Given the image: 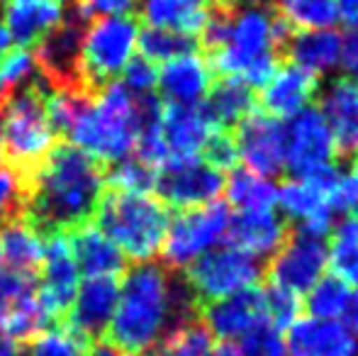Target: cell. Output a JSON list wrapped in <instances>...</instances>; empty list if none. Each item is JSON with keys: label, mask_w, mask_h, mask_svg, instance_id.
Listing matches in <instances>:
<instances>
[{"label": "cell", "mask_w": 358, "mask_h": 356, "mask_svg": "<svg viewBox=\"0 0 358 356\" xmlns=\"http://www.w3.org/2000/svg\"><path fill=\"white\" fill-rule=\"evenodd\" d=\"M236 3H239V0H236ZM246 3H261V0H246Z\"/></svg>", "instance_id": "cell-55"}, {"label": "cell", "mask_w": 358, "mask_h": 356, "mask_svg": "<svg viewBox=\"0 0 358 356\" xmlns=\"http://www.w3.org/2000/svg\"><path fill=\"white\" fill-rule=\"evenodd\" d=\"M213 69L203 54H185L164 64L159 71L156 86L159 98L171 105H198L213 88Z\"/></svg>", "instance_id": "cell-23"}, {"label": "cell", "mask_w": 358, "mask_h": 356, "mask_svg": "<svg viewBox=\"0 0 358 356\" xmlns=\"http://www.w3.org/2000/svg\"><path fill=\"white\" fill-rule=\"evenodd\" d=\"M24 203H27V188L22 178L0 162V227L24 218Z\"/></svg>", "instance_id": "cell-40"}, {"label": "cell", "mask_w": 358, "mask_h": 356, "mask_svg": "<svg viewBox=\"0 0 358 356\" xmlns=\"http://www.w3.org/2000/svg\"><path fill=\"white\" fill-rule=\"evenodd\" d=\"M188 5H193V8H203V10H210V8H215V5H220V3H234V0H185ZM239 5V3H236Z\"/></svg>", "instance_id": "cell-52"}, {"label": "cell", "mask_w": 358, "mask_h": 356, "mask_svg": "<svg viewBox=\"0 0 358 356\" xmlns=\"http://www.w3.org/2000/svg\"><path fill=\"white\" fill-rule=\"evenodd\" d=\"M273 13L285 20L295 32L331 29L339 20L336 0H275Z\"/></svg>", "instance_id": "cell-31"}, {"label": "cell", "mask_w": 358, "mask_h": 356, "mask_svg": "<svg viewBox=\"0 0 358 356\" xmlns=\"http://www.w3.org/2000/svg\"><path fill=\"white\" fill-rule=\"evenodd\" d=\"M329 208L339 213L358 215V166L351 164V169L339 176L334 193L329 195Z\"/></svg>", "instance_id": "cell-46"}, {"label": "cell", "mask_w": 358, "mask_h": 356, "mask_svg": "<svg viewBox=\"0 0 358 356\" xmlns=\"http://www.w3.org/2000/svg\"><path fill=\"white\" fill-rule=\"evenodd\" d=\"M205 118L210 120L215 129H231L251 113L256 110L254 103V90L246 86L239 76H227L213 83L208 95L200 103Z\"/></svg>", "instance_id": "cell-26"}, {"label": "cell", "mask_w": 358, "mask_h": 356, "mask_svg": "<svg viewBox=\"0 0 358 356\" xmlns=\"http://www.w3.org/2000/svg\"><path fill=\"white\" fill-rule=\"evenodd\" d=\"M280 210L285 213L287 220H307L312 213H317L320 208L329 205L327 195L317 188L315 183H310L307 178H292L285 180L278 190V203Z\"/></svg>", "instance_id": "cell-37"}, {"label": "cell", "mask_w": 358, "mask_h": 356, "mask_svg": "<svg viewBox=\"0 0 358 356\" xmlns=\"http://www.w3.org/2000/svg\"><path fill=\"white\" fill-rule=\"evenodd\" d=\"M37 73L34 59L29 49H10L0 57V95H13V90H17L24 81Z\"/></svg>", "instance_id": "cell-39"}, {"label": "cell", "mask_w": 358, "mask_h": 356, "mask_svg": "<svg viewBox=\"0 0 358 356\" xmlns=\"http://www.w3.org/2000/svg\"><path fill=\"white\" fill-rule=\"evenodd\" d=\"M37 290V280L17 273V271L0 266V322L8 315V310L17 303L22 295Z\"/></svg>", "instance_id": "cell-43"}, {"label": "cell", "mask_w": 358, "mask_h": 356, "mask_svg": "<svg viewBox=\"0 0 358 356\" xmlns=\"http://www.w3.org/2000/svg\"><path fill=\"white\" fill-rule=\"evenodd\" d=\"M49 95H52V88L44 83L39 73H34L29 81L13 90L8 103L0 159L5 166H10L22 178L24 188L57 142L47 115Z\"/></svg>", "instance_id": "cell-4"}, {"label": "cell", "mask_w": 358, "mask_h": 356, "mask_svg": "<svg viewBox=\"0 0 358 356\" xmlns=\"http://www.w3.org/2000/svg\"><path fill=\"white\" fill-rule=\"evenodd\" d=\"M349 325H351V332H354V337L358 339V290H356V295L351 298V308H349Z\"/></svg>", "instance_id": "cell-51"}, {"label": "cell", "mask_w": 358, "mask_h": 356, "mask_svg": "<svg viewBox=\"0 0 358 356\" xmlns=\"http://www.w3.org/2000/svg\"><path fill=\"white\" fill-rule=\"evenodd\" d=\"M322 115L331 129L336 159L354 164L358 159V81L336 78L322 95Z\"/></svg>", "instance_id": "cell-19"}, {"label": "cell", "mask_w": 358, "mask_h": 356, "mask_svg": "<svg viewBox=\"0 0 358 356\" xmlns=\"http://www.w3.org/2000/svg\"><path fill=\"white\" fill-rule=\"evenodd\" d=\"M69 3V0H66ZM90 22L69 3L62 20L34 44V66L52 93H71L93 98L83 78V42ZM98 100V98H95Z\"/></svg>", "instance_id": "cell-6"}, {"label": "cell", "mask_w": 358, "mask_h": 356, "mask_svg": "<svg viewBox=\"0 0 358 356\" xmlns=\"http://www.w3.org/2000/svg\"><path fill=\"white\" fill-rule=\"evenodd\" d=\"M90 222L127 257V262L142 264L159 254L171 225V210L159 198L105 185Z\"/></svg>", "instance_id": "cell-3"}, {"label": "cell", "mask_w": 358, "mask_h": 356, "mask_svg": "<svg viewBox=\"0 0 358 356\" xmlns=\"http://www.w3.org/2000/svg\"><path fill=\"white\" fill-rule=\"evenodd\" d=\"M336 147L331 129L320 108H305L287 127L285 169L297 178H307L320 169L334 166Z\"/></svg>", "instance_id": "cell-15"}, {"label": "cell", "mask_w": 358, "mask_h": 356, "mask_svg": "<svg viewBox=\"0 0 358 356\" xmlns=\"http://www.w3.org/2000/svg\"><path fill=\"white\" fill-rule=\"evenodd\" d=\"M169 273L161 264H132L124 273L122 298L105 332L127 356H146L164 334Z\"/></svg>", "instance_id": "cell-2"}, {"label": "cell", "mask_w": 358, "mask_h": 356, "mask_svg": "<svg viewBox=\"0 0 358 356\" xmlns=\"http://www.w3.org/2000/svg\"><path fill=\"white\" fill-rule=\"evenodd\" d=\"M154 190L166 208H200L220 198V193L224 190V173L217 171L203 159L166 162L156 173Z\"/></svg>", "instance_id": "cell-11"}, {"label": "cell", "mask_w": 358, "mask_h": 356, "mask_svg": "<svg viewBox=\"0 0 358 356\" xmlns=\"http://www.w3.org/2000/svg\"><path fill=\"white\" fill-rule=\"evenodd\" d=\"M229 220L231 208L220 200L200 208L178 210L159 249L161 266L166 271H185L200 254L213 249L224 237Z\"/></svg>", "instance_id": "cell-8"}, {"label": "cell", "mask_w": 358, "mask_h": 356, "mask_svg": "<svg viewBox=\"0 0 358 356\" xmlns=\"http://www.w3.org/2000/svg\"><path fill=\"white\" fill-rule=\"evenodd\" d=\"M159 78V69L144 57H129V62L122 69V83L132 93H151Z\"/></svg>", "instance_id": "cell-45"}, {"label": "cell", "mask_w": 358, "mask_h": 356, "mask_svg": "<svg viewBox=\"0 0 358 356\" xmlns=\"http://www.w3.org/2000/svg\"><path fill=\"white\" fill-rule=\"evenodd\" d=\"M64 3H44V5H8L5 10V24H8L10 42L20 49H34V44L62 20Z\"/></svg>", "instance_id": "cell-28"}, {"label": "cell", "mask_w": 358, "mask_h": 356, "mask_svg": "<svg viewBox=\"0 0 358 356\" xmlns=\"http://www.w3.org/2000/svg\"><path fill=\"white\" fill-rule=\"evenodd\" d=\"M137 47H139V57L149 59L151 64H166L176 57L200 54L198 37L171 32V29H159V27L139 29L137 32Z\"/></svg>", "instance_id": "cell-32"}, {"label": "cell", "mask_w": 358, "mask_h": 356, "mask_svg": "<svg viewBox=\"0 0 358 356\" xmlns=\"http://www.w3.org/2000/svg\"><path fill=\"white\" fill-rule=\"evenodd\" d=\"M341 34L336 29H310V32H292L280 52V62L312 73L331 71L339 64Z\"/></svg>", "instance_id": "cell-25"}, {"label": "cell", "mask_w": 358, "mask_h": 356, "mask_svg": "<svg viewBox=\"0 0 358 356\" xmlns=\"http://www.w3.org/2000/svg\"><path fill=\"white\" fill-rule=\"evenodd\" d=\"M200 159L208 162L210 166H215L217 171H231L236 166V159H239V152H236V142H234V132L231 129H215L213 134L205 142L203 152H200Z\"/></svg>", "instance_id": "cell-42"}, {"label": "cell", "mask_w": 358, "mask_h": 356, "mask_svg": "<svg viewBox=\"0 0 358 356\" xmlns=\"http://www.w3.org/2000/svg\"><path fill=\"white\" fill-rule=\"evenodd\" d=\"M227 205L239 213H261L273 210L278 203V188L268 178L251 173L249 169H231L229 178H224Z\"/></svg>", "instance_id": "cell-30"}, {"label": "cell", "mask_w": 358, "mask_h": 356, "mask_svg": "<svg viewBox=\"0 0 358 356\" xmlns=\"http://www.w3.org/2000/svg\"><path fill=\"white\" fill-rule=\"evenodd\" d=\"M20 352L22 356H85V349L78 347L62 329H47L27 342H20Z\"/></svg>", "instance_id": "cell-41"}, {"label": "cell", "mask_w": 358, "mask_h": 356, "mask_svg": "<svg viewBox=\"0 0 358 356\" xmlns=\"http://www.w3.org/2000/svg\"><path fill=\"white\" fill-rule=\"evenodd\" d=\"M287 356H358V339L336 320L300 318L287 329Z\"/></svg>", "instance_id": "cell-22"}, {"label": "cell", "mask_w": 358, "mask_h": 356, "mask_svg": "<svg viewBox=\"0 0 358 356\" xmlns=\"http://www.w3.org/2000/svg\"><path fill=\"white\" fill-rule=\"evenodd\" d=\"M351 298H354L351 285L331 273V276L320 278L307 290V298H305V303H302V308L317 320H336L349 313Z\"/></svg>", "instance_id": "cell-33"}, {"label": "cell", "mask_w": 358, "mask_h": 356, "mask_svg": "<svg viewBox=\"0 0 358 356\" xmlns=\"http://www.w3.org/2000/svg\"><path fill=\"white\" fill-rule=\"evenodd\" d=\"M336 15L351 32H358V0H336Z\"/></svg>", "instance_id": "cell-48"}, {"label": "cell", "mask_w": 358, "mask_h": 356, "mask_svg": "<svg viewBox=\"0 0 358 356\" xmlns=\"http://www.w3.org/2000/svg\"><path fill=\"white\" fill-rule=\"evenodd\" d=\"M213 349V332L203 320L164 334L146 356H208Z\"/></svg>", "instance_id": "cell-35"}, {"label": "cell", "mask_w": 358, "mask_h": 356, "mask_svg": "<svg viewBox=\"0 0 358 356\" xmlns=\"http://www.w3.org/2000/svg\"><path fill=\"white\" fill-rule=\"evenodd\" d=\"M108 166L66 139H57L27 180L24 222L42 242L90 222L105 190Z\"/></svg>", "instance_id": "cell-1"}, {"label": "cell", "mask_w": 358, "mask_h": 356, "mask_svg": "<svg viewBox=\"0 0 358 356\" xmlns=\"http://www.w3.org/2000/svg\"><path fill=\"white\" fill-rule=\"evenodd\" d=\"M231 132L236 152L251 173L261 178H275L285 171L287 127L280 120L261 110H251Z\"/></svg>", "instance_id": "cell-12"}, {"label": "cell", "mask_w": 358, "mask_h": 356, "mask_svg": "<svg viewBox=\"0 0 358 356\" xmlns=\"http://www.w3.org/2000/svg\"><path fill=\"white\" fill-rule=\"evenodd\" d=\"M161 132H164L169 162H188V159H200V152H203L208 137L215 132V127L205 118L200 103L198 105L164 103Z\"/></svg>", "instance_id": "cell-21"}, {"label": "cell", "mask_w": 358, "mask_h": 356, "mask_svg": "<svg viewBox=\"0 0 358 356\" xmlns=\"http://www.w3.org/2000/svg\"><path fill=\"white\" fill-rule=\"evenodd\" d=\"M139 15H108L90 22L83 42V78L93 98L122 73L139 32Z\"/></svg>", "instance_id": "cell-7"}, {"label": "cell", "mask_w": 358, "mask_h": 356, "mask_svg": "<svg viewBox=\"0 0 358 356\" xmlns=\"http://www.w3.org/2000/svg\"><path fill=\"white\" fill-rule=\"evenodd\" d=\"M120 298V276L85 278L76 293V300L62 322V332L71 337L85 352L90 344L100 342L110 327Z\"/></svg>", "instance_id": "cell-10"}, {"label": "cell", "mask_w": 358, "mask_h": 356, "mask_svg": "<svg viewBox=\"0 0 358 356\" xmlns=\"http://www.w3.org/2000/svg\"><path fill=\"white\" fill-rule=\"evenodd\" d=\"M0 257H3V252H0Z\"/></svg>", "instance_id": "cell-57"}, {"label": "cell", "mask_w": 358, "mask_h": 356, "mask_svg": "<svg viewBox=\"0 0 358 356\" xmlns=\"http://www.w3.org/2000/svg\"><path fill=\"white\" fill-rule=\"evenodd\" d=\"M339 62L349 71V78H358V32H349L346 37H341Z\"/></svg>", "instance_id": "cell-47"}, {"label": "cell", "mask_w": 358, "mask_h": 356, "mask_svg": "<svg viewBox=\"0 0 358 356\" xmlns=\"http://www.w3.org/2000/svg\"><path fill=\"white\" fill-rule=\"evenodd\" d=\"M273 52V39H271V15L264 10H236L231 32L227 44L213 57L208 64L213 73L227 78L239 76L264 54Z\"/></svg>", "instance_id": "cell-13"}, {"label": "cell", "mask_w": 358, "mask_h": 356, "mask_svg": "<svg viewBox=\"0 0 358 356\" xmlns=\"http://www.w3.org/2000/svg\"><path fill=\"white\" fill-rule=\"evenodd\" d=\"M327 269V244L324 239L307 237V234L292 229L285 244L273 254L271 264L266 266L268 283L287 288L302 295L322 278Z\"/></svg>", "instance_id": "cell-16"}, {"label": "cell", "mask_w": 358, "mask_h": 356, "mask_svg": "<svg viewBox=\"0 0 358 356\" xmlns=\"http://www.w3.org/2000/svg\"><path fill=\"white\" fill-rule=\"evenodd\" d=\"M5 52H10V34H8V29L0 24V57H3Z\"/></svg>", "instance_id": "cell-53"}, {"label": "cell", "mask_w": 358, "mask_h": 356, "mask_svg": "<svg viewBox=\"0 0 358 356\" xmlns=\"http://www.w3.org/2000/svg\"><path fill=\"white\" fill-rule=\"evenodd\" d=\"M208 356H244V354H241V347H236L234 342H222L215 349H210Z\"/></svg>", "instance_id": "cell-49"}, {"label": "cell", "mask_w": 358, "mask_h": 356, "mask_svg": "<svg viewBox=\"0 0 358 356\" xmlns=\"http://www.w3.org/2000/svg\"><path fill=\"white\" fill-rule=\"evenodd\" d=\"M317 95H320L317 73L305 71V69L285 62L278 66L273 78L261 88L259 105L261 113L271 115L275 120H287L295 118L305 108H310V103Z\"/></svg>", "instance_id": "cell-18"}, {"label": "cell", "mask_w": 358, "mask_h": 356, "mask_svg": "<svg viewBox=\"0 0 358 356\" xmlns=\"http://www.w3.org/2000/svg\"><path fill=\"white\" fill-rule=\"evenodd\" d=\"M354 164H356V166H358V159H356V162H354Z\"/></svg>", "instance_id": "cell-56"}, {"label": "cell", "mask_w": 358, "mask_h": 356, "mask_svg": "<svg viewBox=\"0 0 358 356\" xmlns=\"http://www.w3.org/2000/svg\"><path fill=\"white\" fill-rule=\"evenodd\" d=\"M292 227L287 220H280L273 210L261 213H239L227 225V244L241 249L254 259L273 257L285 239L290 237Z\"/></svg>", "instance_id": "cell-20"}, {"label": "cell", "mask_w": 358, "mask_h": 356, "mask_svg": "<svg viewBox=\"0 0 358 356\" xmlns=\"http://www.w3.org/2000/svg\"><path fill=\"white\" fill-rule=\"evenodd\" d=\"M71 244L76 259V269L85 278H98V276H124L129 262L93 222H85L76 227L73 232L64 234Z\"/></svg>", "instance_id": "cell-24"}, {"label": "cell", "mask_w": 358, "mask_h": 356, "mask_svg": "<svg viewBox=\"0 0 358 356\" xmlns=\"http://www.w3.org/2000/svg\"><path fill=\"white\" fill-rule=\"evenodd\" d=\"M0 252L5 254L8 269L37 278L44 266V242L34 234V229L24 222V218L0 227Z\"/></svg>", "instance_id": "cell-27"}, {"label": "cell", "mask_w": 358, "mask_h": 356, "mask_svg": "<svg viewBox=\"0 0 358 356\" xmlns=\"http://www.w3.org/2000/svg\"><path fill=\"white\" fill-rule=\"evenodd\" d=\"M244 356H287L285 339L280 337V332L271 325L251 332L249 337H244V347H241Z\"/></svg>", "instance_id": "cell-44"}, {"label": "cell", "mask_w": 358, "mask_h": 356, "mask_svg": "<svg viewBox=\"0 0 358 356\" xmlns=\"http://www.w3.org/2000/svg\"><path fill=\"white\" fill-rule=\"evenodd\" d=\"M44 283L37 285V303L49 329H59L66 320L78 290V269L71 244L64 234L44 242Z\"/></svg>", "instance_id": "cell-14"}, {"label": "cell", "mask_w": 358, "mask_h": 356, "mask_svg": "<svg viewBox=\"0 0 358 356\" xmlns=\"http://www.w3.org/2000/svg\"><path fill=\"white\" fill-rule=\"evenodd\" d=\"M139 134L134 93L124 83L113 81L100 98L76 120L69 139L78 149L98 159L103 166L129 157ZM66 139V142H69Z\"/></svg>", "instance_id": "cell-5"}, {"label": "cell", "mask_w": 358, "mask_h": 356, "mask_svg": "<svg viewBox=\"0 0 358 356\" xmlns=\"http://www.w3.org/2000/svg\"><path fill=\"white\" fill-rule=\"evenodd\" d=\"M156 173H159V169L149 166L142 159L124 157L108 166V171H105V185L115 190H124V193L149 195L156 185Z\"/></svg>", "instance_id": "cell-36"}, {"label": "cell", "mask_w": 358, "mask_h": 356, "mask_svg": "<svg viewBox=\"0 0 358 356\" xmlns=\"http://www.w3.org/2000/svg\"><path fill=\"white\" fill-rule=\"evenodd\" d=\"M0 356H22L20 342H13L8 337H0Z\"/></svg>", "instance_id": "cell-50"}, {"label": "cell", "mask_w": 358, "mask_h": 356, "mask_svg": "<svg viewBox=\"0 0 358 356\" xmlns=\"http://www.w3.org/2000/svg\"><path fill=\"white\" fill-rule=\"evenodd\" d=\"M44 3H66V0H8V5H44Z\"/></svg>", "instance_id": "cell-54"}, {"label": "cell", "mask_w": 358, "mask_h": 356, "mask_svg": "<svg viewBox=\"0 0 358 356\" xmlns=\"http://www.w3.org/2000/svg\"><path fill=\"white\" fill-rule=\"evenodd\" d=\"M264 273L266 269L259 264V259L249 257L229 244L208 249L183 271L200 308L217 303L227 295L239 293L244 288H251V285H259Z\"/></svg>", "instance_id": "cell-9"}, {"label": "cell", "mask_w": 358, "mask_h": 356, "mask_svg": "<svg viewBox=\"0 0 358 356\" xmlns=\"http://www.w3.org/2000/svg\"><path fill=\"white\" fill-rule=\"evenodd\" d=\"M139 20L149 22V27L198 37L208 22V10L193 8L185 0H144L139 5Z\"/></svg>", "instance_id": "cell-29"}, {"label": "cell", "mask_w": 358, "mask_h": 356, "mask_svg": "<svg viewBox=\"0 0 358 356\" xmlns=\"http://www.w3.org/2000/svg\"><path fill=\"white\" fill-rule=\"evenodd\" d=\"M266 295V310H268V322L271 327H275L278 332L290 329L292 325L300 320L302 313V298L297 293L287 288H280L275 283H268L264 288Z\"/></svg>", "instance_id": "cell-38"}, {"label": "cell", "mask_w": 358, "mask_h": 356, "mask_svg": "<svg viewBox=\"0 0 358 356\" xmlns=\"http://www.w3.org/2000/svg\"><path fill=\"white\" fill-rule=\"evenodd\" d=\"M327 264H331L336 278L358 285V215H349L331 234L327 247Z\"/></svg>", "instance_id": "cell-34"}, {"label": "cell", "mask_w": 358, "mask_h": 356, "mask_svg": "<svg viewBox=\"0 0 358 356\" xmlns=\"http://www.w3.org/2000/svg\"><path fill=\"white\" fill-rule=\"evenodd\" d=\"M200 320L205 327L213 332V337L222 342H234L239 337H249L251 332L266 327L268 322V310H266L264 285H251L234 295L217 300V303L200 308Z\"/></svg>", "instance_id": "cell-17"}]
</instances>
